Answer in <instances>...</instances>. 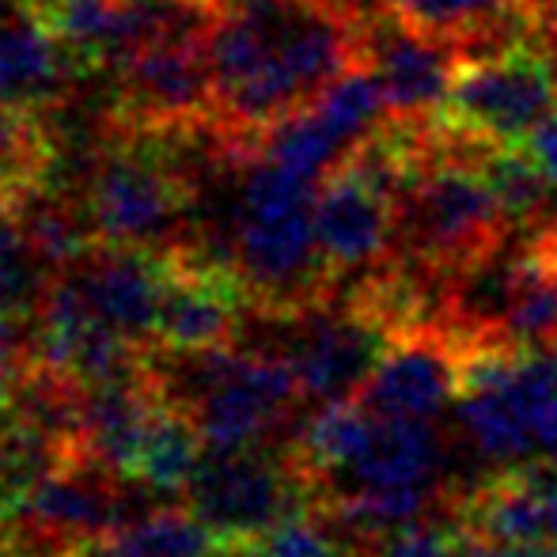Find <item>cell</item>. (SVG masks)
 I'll list each match as a JSON object with an SVG mask.
<instances>
[{
    "mask_svg": "<svg viewBox=\"0 0 557 557\" xmlns=\"http://www.w3.org/2000/svg\"><path fill=\"white\" fill-rule=\"evenodd\" d=\"M8 406H12V387H8L4 375H0V413H8Z\"/></svg>",
    "mask_w": 557,
    "mask_h": 557,
    "instance_id": "7402d4cb",
    "label": "cell"
},
{
    "mask_svg": "<svg viewBox=\"0 0 557 557\" xmlns=\"http://www.w3.org/2000/svg\"><path fill=\"white\" fill-rule=\"evenodd\" d=\"M152 352V380L168 403L186 410L206 447H265L308 403L293 360L277 349Z\"/></svg>",
    "mask_w": 557,
    "mask_h": 557,
    "instance_id": "3957f363",
    "label": "cell"
},
{
    "mask_svg": "<svg viewBox=\"0 0 557 557\" xmlns=\"http://www.w3.org/2000/svg\"><path fill=\"white\" fill-rule=\"evenodd\" d=\"M557 107V81L535 46L474 58L459 69L441 107V122L490 145H523Z\"/></svg>",
    "mask_w": 557,
    "mask_h": 557,
    "instance_id": "ba28073f",
    "label": "cell"
},
{
    "mask_svg": "<svg viewBox=\"0 0 557 557\" xmlns=\"http://www.w3.org/2000/svg\"><path fill=\"white\" fill-rule=\"evenodd\" d=\"M201 451H206V441H201L198 425L186 418V410L163 398L145 433L137 462H133V478L156 497H183Z\"/></svg>",
    "mask_w": 557,
    "mask_h": 557,
    "instance_id": "5bb4252c",
    "label": "cell"
},
{
    "mask_svg": "<svg viewBox=\"0 0 557 557\" xmlns=\"http://www.w3.org/2000/svg\"><path fill=\"white\" fill-rule=\"evenodd\" d=\"M81 76L69 46L27 0H15L0 12V103L53 122Z\"/></svg>",
    "mask_w": 557,
    "mask_h": 557,
    "instance_id": "4fadbf2b",
    "label": "cell"
},
{
    "mask_svg": "<svg viewBox=\"0 0 557 557\" xmlns=\"http://www.w3.org/2000/svg\"><path fill=\"white\" fill-rule=\"evenodd\" d=\"M15 190H20V186H15V183H8V178H0V216H8V213H12Z\"/></svg>",
    "mask_w": 557,
    "mask_h": 557,
    "instance_id": "44dd1931",
    "label": "cell"
},
{
    "mask_svg": "<svg viewBox=\"0 0 557 557\" xmlns=\"http://www.w3.org/2000/svg\"><path fill=\"white\" fill-rule=\"evenodd\" d=\"M183 500L216 543H258L288 516L311 508L308 482L288 447H206Z\"/></svg>",
    "mask_w": 557,
    "mask_h": 557,
    "instance_id": "5b68a950",
    "label": "cell"
},
{
    "mask_svg": "<svg viewBox=\"0 0 557 557\" xmlns=\"http://www.w3.org/2000/svg\"><path fill=\"white\" fill-rule=\"evenodd\" d=\"M364 65V15L345 0H216L209 27L213 122L258 156L285 117Z\"/></svg>",
    "mask_w": 557,
    "mask_h": 557,
    "instance_id": "6da1fadb",
    "label": "cell"
},
{
    "mask_svg": "<svg viewBox=\"0 0 557 557\" xmlns=\"http://www.w3.org/2000/svg\"><path fill=\"white\" fill-rule=\"evenodd\" d=\"M27 319H15L0 308V375H20L35 364V334L23 331Z\"/></svg>",
    "mask_w": 557,
    "mask_h": 557,
    "instance_id": "ac0fdd59",
    "label": "cell"
},
{
    "mask_svg": "<svg viewBox=\"0 0 557 557\" xmlns=\"http://www.w3.org/2000/svg\"><path fill=\"white\" fill-rule=\"evenodd\" d=\"M73 285L84 293L88 308L111 331L129 337L140 349L156 345L163 293H168V250L117 247V243H91L69 270Z\"/></svg>",
    "mask_w": 557,
    "mask_h": 557,
    "instance_id": "7c38bea8",
    "label": "cell"
},
{
    "mask_svg": "<svg viewBox=\"0 0 557 557\" xmlns=\"http://www.w3.org/2000/svg\"><path fill=\"white\" fill-rule=\"evenodd\" d=\"M364 65L380 81L391 117L425 122L441 114L467 53L447 30L406 20L395 8H380L364 15Z\"/></svg>",
    "mask_w": 557,
    "mask_h": 557,
    "instance_id": "9c48e42d",
    "label": "cell"
},
{
    "mask_svg": "<svg viewBox=\"0 0 557 557\" xmlns=\"http://www.w3.org/2000/svg\"><path fill=\"white\" fill-rule=\"evenodd\" d=\"M315 235L334 285L364 277L398 255L395 198L357 163L345 160L319 186Z\"/></svg>",
    "mask_w": 557,
    "mask_h": 557,
    "instance_id": "30bf717a",
    "label": "cell"
},
{
    "mask_svg": "<svg viewBox=\"0 0 557 557\" xmlns=\"http://www.w3.org/2000/svg\"><path fill=\"white\" fill-rule=\"evenodd\" d=\"M114 99L107 117L140 129H201L213 125L209 30L163 35L137 46L111 69Z\"/></svg>",
    "mask_w": 557,
    "mask_h": 557,
    "instance_id": "52a82bcc",
    "label": "cell"
},
{
    "mask_svg": "<svg viewBox=\"0 0 557 557\" xmlns=\"http://www.w3.org/2000/svg\"><path fill=\"white\" fill-rule=\"evenodd\" d=\"M258 315H265V323L277 331L273 345L258 349H277L293 360L308 403L357 398L391 342V334L372 315L352 308L345 296L296 311H258Z\"/></svg>",
    "mask_w": 557,
    "mask_h": 557,
    "instance_id": "8992f818",
    "label": "cell"
},
{
    "mask_svg": "<svg viewBox=\"0 0 557 557\" xmlns=\"http://www.w3.org/2000/svg\"><path fill=\"white\" fill-rule=\"evenodd\" d=\"M206 557H255V543H216Z\"/></svg>",
    "mask_w": 557,
    "mask_h": 557,
    "instance_id": "ffe728a7",
    "label": "cell"
},
{
    "mask_svg": "<svg viewBox=\"0 0 557 557\" xmlns=\"http://www.w3.org/2000/svg\"><path fill=\"white\" fill-rule=\"evenodd\" d=\"M213 546V531L190 508H156L91 543L84 557H206Z\"/></svg>",
    "mask_w": 557,
    "mask_h": 557,
    "instance_id": "9a60e30c",
    "label": "cell"
},
{
    "mask_svg": "<svg viewBox=\"0 0 557 557\" xmlns=\"http://www.w3.org/2000/svg\"><path fill=\"white\" fill-rule=\"evenodd\" d=\"M523 148H528L531 160L539 163V171L550 178V186L557 190V114L543 117V122L531 129V137L523 140Z\"/></svg>",
    "mask_w": 557,
    "mask_h": 557,
    "instance_id": "d6986e66",
    "label": "cell"
},
{
    "mask_svg": "<svg viewBox=\"0 0 557 557\" xmlns=\"http://www.w3.org/2000/svg\"><path fill=\"white\" fill-rule=\"evenodd\" d=\"M15 4V0H0V12H4V8H12Z\"/></svg>",
    "mask_w": 557,
    "mask_h": 557,
    "instance_id": "603a6c76",
    "label": "cell"
},
{
    "mask_svg": "<svg viewBox=\"0 0 557 557\" xmlns=\"http://www.w3.org/2000/svg\"><path fill=\"white\" fill-rule=\"evenodd\" d=\"M53 277H58V270L38 250L20 216H0V308L12 311L15 319L35 323Z\"/></svg>",
    "mask_w": 557,
    "mask_h": 557,
    "instance_id": "2e32d148",
    "label": "cell"
},
{
    "mask_svg": "<svg viewBox=\"0 0 557 557\" xmlns=\"http://www.w3.org/2000/svg\"><path fill=\"white\" fill-rule=\"evenodd\" d=\"M255 557H360V546L319 508L288 516L255 543Z\"/></svg>",
    "mask_w": 557,
    "mask_h": 557,
    "instance_id": "e0dca14e",
    "label": "cell"
},
{
    "mask_svg": "<svg viewBox=\"0 0 557 557\" xmlns=\"http://www.w3.org/2000/svg\"><path fill=\"white\" fill-rule=\"evenodd\" d=\"M315 178L250 156L232 198V270L258 311H296L331 300L334 273L315 235Z\"/></svg>",
    "mask_w": 557,
    "mask_h": 557,
    "instance_id": "7a4b0ae2",
    "label": "cell"
},
{
    "mask_svg": "<svg viewBox=\"0 0 557 557\" xmlns=\"http://www.w3.org/2000/svg\"><path fill=\"white\" fill-rule=\"evenodd\" d=\"M535 4H550V0H535Z\"/></svg>",
    "mask_w": 557,
    "mask_h": 557,
    "instance_id": "cb8c5ba5",
    "label": "cell"
},
{
    "mask_svg": "<svg viewBox=\"0 0 557 557\" xmlns=\"http://www.w3.org/2000/svg\"><path fill=\"white\" fill-rule=\"evenodd\" d=\"M459 421L500 467H557V345H462Z\"/></svg>",
    "mask_w": 557,
    "mask_h": 557,
    "instance_id": "277c9868",
    "label": "cell"
},
{
    "mask_svg": "<svg viewBox=\"0 0 557 557\" xmlns=\"http://www.w3.org/2000/svg\"><path fill=\"white\" fill-rule=\"evenodd\" d=\"M360 557H372V554H368V550H360Z\"/></svg>",
    "mask_w": 557,
    "mask_h": 557,
    "instance_id": "d4e9b609",
    "label": "cell"
},
{
    "mask_svg": "<svg viewBox=\"0 0 557 557\" xmlns=\"http://www.w3.org/2000/svg\"><path fill=\"white\" fill-rule=\"evenodd\" d=\"M459 368L462 342L444 323L395 334L357 403L375 418L433 421L447 403H459Z\"/></svg>",
    "mask_w": 557,
    "mask_h": 557,
    "instance_id": "8fae6325",
    "label": "cell"
}]
</instances>
